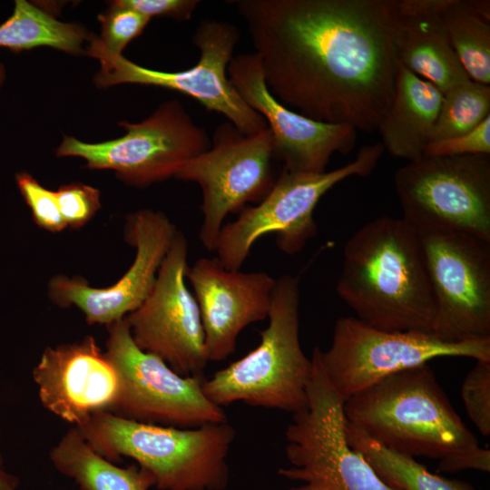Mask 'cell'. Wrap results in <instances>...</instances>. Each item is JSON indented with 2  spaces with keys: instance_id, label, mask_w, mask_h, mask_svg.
<instances>
[{
  "instance_id": "1",
  "label": "cell",
  "mask_w": 490,
  "mask_h": 490,
  "mask_svg": "<svg viewBox=\"0 0 490 490\" xmlns=\"http://www.w3.org/2000/svg\"><path fill=\"white\" fill-rule=\"evenodd\" d=\"M229 3L279 102L316 121L377 130L394 87L397 0Z\"/></svg>"
},
{
  "instance_id": "2",
  "label": "cell",
  "mask_w": 490,
  "mask_h": 490,
  "mask_svg": "<svg viewBox=\"0 0 490 490\" xmlns=\"http://www.w3.org/2000/svg\"><path fill=\"white\" fill-rule=\"evenodd\" d=\"M340 299L363 323L387 331L431 332L436 307L421 240L405 220L381 216L344 248Z\"/></svg>"
},
{
  "instance_id": "3",
  "label": "cell",
  "mask_w": 490,
  "mask_h": 490,
  "mask_svg": "<svg viewBox=\"0 0 490 490\" xmlns=\"http://www.w3.org/2000/svg\"><path fill=\"white\" fill-rule=\"evenodd\" d=\"M77 428L106 459H133L159 490H223L228 485L227 456L235 437L228 422L179 428L99 411Z\"/></svg>"
},
{
  "instance_id": "4",
  "label": "cell",
  "mask_w": 490,
  "mask_h": 490,
  "mask_svg": "<svg viewBox=\"0 0 490 490\" xmlns=\"http://www.w3.org/2000/svg\"><path fill=\"white\" fill-rule=\"evenodd\" d=\"M347 422L410 456L442 458L478 445L424 364L389 375L344 403Z\"/></svg>"
},
{
  "instance_id": "5",
  "label": "cell",
  "mask_w": 490,
  "mask_h": 490,
  "mask_svg": "<svg viewBox=\"0 0 490 490\" xmlns=\"http://www.w3.org/2000/svg\"><path fill=\"white\" fill-rule=\"evenodd\" d=\"M299 281L276 279L260 344L241 358L203 379L202 390L222 407L236 402L295 414L307 406L312 361L299 342Z\"/></svg>"
},
{
  "instance_id": "6",
  "label": "cell",
  "mask_w": 490,
  "mask_h": 490,
  "mask_svg": "<svg viewBox=\"0 0 490 490\" xmlns=\"http://www.w3.org/2000/svg\"><path fill=\"white\" fill-rule=\"evenodd\" d=\"M384 150L381 142L365 145L354 161L321 173L283 169L257 205L245 206L234 221L222 226L213 250L216 259L225 269L239 270L254 243L266 234H275L282 252H299L317 234L313 213L322 196L350 176L369 175Z\"/></svg>"
},
{
  "instance_id": "7",
  "label": "cell",
  "mask_w": 490,
  "mask_h": 490,
  "mask_svg": "<svg viewBox=\"0 0 490 490\" xmlns=\"http://www.w3.org/2000/svg\"><path fill=\"white\" fill-rule=\"evenodd\" d=\"M313 349L307 386V406L293 414L288 426L286 456L291 467L279 475L303 482H321L332 490H397L386 484L346 436L345 399L328 380Z\"/></svg>"
},
{
  "instance_id": "8",
  "label": "cell",
  "mask_w": 490,
  "mask_h": 490,
  "mask_svg": "<svg viewBox=\"0 0 490 490\" xmlns=\"http://www.w3.org/2000/svg\"><path fill=\"white\" fill-rule=\"evenodd\" d=\"M239 39L240 32L232 24L201 21L192 36L200 58L191 68L179 72L140 66L108 51L99 38H91L87 54L100 61L101 69L95 76L100 87L135 83L177 91L197 100L208 111L222 114L244 134H254L266 129L267 122L242 100L227 74Z\"/></svg>"
},
{
  "instance_id": "9",
  "label": "cell",
  "mask_w": 490,
  "mask_h": 490,
  "mask_svg": "<svg viewBox=\"0 0 490 490\" xmlns=\"http://www.w3.org/2000/svg\"><path fill=\"white\" fill-rule=\"evenodd\" d=\"M403 220L416 230H448L490 240V155L423 154L398 169Z\"/></svg>"
},
{
  "instance_id": "10",
  "label": "cell",
  "mask_w": 490,
  "mask_h": 490,
  "mask_svg": "<svg viewBox=\"0 0 490 490\" xmlns=\"http://www.w3.org/2000/svg\"><path fill=\"white\" fill-rule=\"evenodd\" d=\"M107 328L104 352L119 380L109 412L136 422L179 428L228 422L222 407L203 393L201 376H181L157 356L139 348L124 318Z\"/></svg>"
},
{
  "instance_id": "11",
  "label": "cell",
  "mask_w": 490,
  "mask_h": 490,
  "mask_svg": "<svg viewBox=\"0 0 490 490\" xmlns=\"http://www.w3.org/2000/svg\"><path fill=\"white\" fill-rule=\"evenodd\" d=\"M440 357L490 360V338L447 342L432 332L387 331L357 318H339L319 358L331 385L347 400L378 380Z\"/></svg>"
},
{
  "instance_id": "12",
  "label": "cell",
  "mask_w": 490,
  "mask_h": 490,
  "mask_svg": "<svg viewBox=\"0 0 490 490\" xmlns=\"http://www.w3.org/2000/svg\"><path fill=\"white\" fill-rule=\"evenodd\" d=\"M121 125L126 133L104 142L64 136L56 155L83 158L89 169L113 170L125 183L144 187L175 177L187 161L211 146L206 131L178 101L162 104L141 122Z\"/></svg>"
},
{
  "instance_id": "13",
  "label": "cell",
  "mask_w": 490,
  "mask_h": 490,
  "mask_svg": "<svg viewBox=\"0 0 490 490\" xmlns=\"http://www.w3.org/2000/svg\"><path fill=\"white\" fill-rule=\"evenodd\" d=\"M274 158L269 128L244 134L230 122L219 125L212 144L187 161L176 179L196 182L202 191V245L212 251L227 215L240 211L247 203L260 202L275 180Z\"/></svg>"
},
{
  "instance_id": "14",
  "label": "cell",
  "mask_w": 490,
  "mask_h": 490,
  "mask_svg": "<svg viewBox=\"0 0 490 490\" xmlns=\"http://www.w3.org/2000/svg\"><path fill=\"white\" fill-rule=\"evenodd\" d=\"M435 299L432 333L447 342L490 338V240L416 230Z\"/></svg>"
},
{
  "instance_id": "15",
  "label": "cell",
  "mask_w": 490,
  "mask_h": 490,
  "mask_svg": "<svg viewBox=\"0 0 490 490\" xmlns=\"http://www.w3.org/2000/svg\"><path fill=\"white\" fill-rule=\"evenodd\" d=\"M188 242L176 231L148 298L124 320L135 345L184 377L201 376L209 362L197 300L185 283Z\"/></svg>"
},
{
  "instance_id": "16",
  "label": "cell",
  "mask_w": 490,
  "mask_h": 490,
  "mask_svg": "<svg viewBox=\"0 0 490 490\" xmlns=\"http://www.w3.org/2000/svg\"><path fill=\"white\" fill-rule=\"evenodd\" d=\"M177 230L162 212L139 210L127 217L125 237L136 248L129 270L114 284L90 286L79 277L58 275L48 285L51 299L61 307L75 306L87 323L109 326L123 319L148 298Z\"/></svg>"
},
{
  "instance_id": "17",
  "label": "cell",
  "mask_w": 490,
  "mask_h": 490,
  "mask_svg": "<svg viewBox=\"0 0 490 490\" xmlns=\"http://www.w3.org/2000/svg\"><path fill=\"white\" fill-rule=\"evenodd\" d=\"M227 74L242 100L266 121L274 158L285 170L321 173L333 153L346 154L355 147L357 130L351 125L316 121L279 102L267 87L256 53L233 56Z\"/></svg>"
},
{
  "instance_id": "18",
  "label": "cell",
  "mask_w": 490,
  "mask_h": 490,
  "mask_svg": "<svg viewBox=\"0 0 490 490\" xmlns=\"http://www.w3.org/2000/svg\"><path fill=\"white\" fill-rule=\"evenodd\" d=\"M185 277L200 309L208 361L227 358L242 329L268 318L276 279L266 272L230 270L216 258H201Z\"/></svg>"
},
{
  "instance_id": "19",
  "label": "cell",
  "mask_w": 490,
  "mask_h": 490,
  "mask_svg": "<svg viewBox=\"0 0 490 490\" xmlns=\"http://www.w3.org/2000/svg\"><path fill=\"white\" fill-rule=\"evenodd\" d=\"M32 376L42 406L76 427L110 411L119 389L116 370L93 336L46 347Z\"/></svg>"
},
{
  "instance_id": "20",
  "label": "cell",
  "mask_w": 490,
  "mask_h": 490,
  "mask_svg": "<svg viewBox=\"0 0 490 490\" xmlns=\"http://www.w3.org/2000/svg\"><path fill=\"white\" fill-rule=\"evenodd\" d=\"M443 0H397L395 57L442 93L470 78L452 47L440 17Z\"/></svg>"
},
{
  "instance_id": "21",
  "label": "cell",
  "mask_w": 490,
  "mask_h": 490,
  "mask_svg": "<svg viewBox=\"0 0 490 490\" xmlns=\"http://www.w3.org/2000/svg\"><path fill=\"white\" fill-rule=\"evenodd\" d=\"M443 93L397 62L393 93L377 130L392 156L415 161L424 154L439 113Z\"/></svg>"
},
{
  "instance_id": "22",
  "label": "cell",
  "mask_w": 490,
  "mask_h": 490,
  "mask_svg": "<svg viewBox=\"0 0 490 490\" xmlns=\"http://www.w3.org/2000/svg\"><path fill=\"white\" fill-rule=\"evenodd\" d=\"M86 38L82 26L61 22L25 0H16L13 14L0 24V47L13 52L50 46L78 54Z\"/></svg>"
},
{
  "instance_id": "23",
  "label": "cell",
  "mask_w": 490,
  "mask_h": 490,
  "mask_svg": "<svg viewBox=\"0 0 490 490\" xmlns=\"http://www.w3.org/2000/svg\"><path fill=\"white\" fill-rule=\"evenodd\" d=\"M348 445L358 451L379 477L397 490H475L464 481L434 474L413 456L385 446L358 427L346 422Z\"/></svg>"
},
{
  "instance_id": "24",
  "label": "cell",
  "mask_w": 490,
  "mask_h": 490,
  "mask_svg": "<svg viewBox=\"0 0 490 490\" xmlns=\"http://www.w3.org/2000/svg\"><path fill=\"white\" fill-rule=\"evenodd\" d=\"M439 14L468 77L490 84V18L478 14L469 0H443Z\"/></svg>"
},
{
  "instance_id": "25",
  "label": "cell",
  "mask_w": 490,
  "mask_h": 490,
  "mask_svg": "<svg viewBox=\"0 0 490 490\" xmlns=\"http://www.w3.org/2000/svg\"><path fill=\"white\" fill-rule=\"evenodd\" d=\"M490 116V84L471 79L443 93L430 142L468 132Z\"/></svg>"
},
{
  "instance_id": "26",
  "label": "cell",
  "mask_w": 490,
  "mask_h": 490,
  "mask_svg": "<svg viewBox=\"0 0 490 490\" xmlns=\"http://www.w3.org/2000/svg\"><path fill=\"white\" fill-rule=\"evenodd\" d=\"M151 18L121 5L118 0L99 15L102 24V44L110 52L121 54L126 45L142 34Z\"/></svg>"
},
{
  "instance_id": "27",
  "label": "cell",
  "mask_w": 490,
  "mask_h": 490,
  "mask_svg": "<svg viewBox=\"0 0 490 490\" xmlns=\"http://www.w3.org/2000/svg\"><path fill=\"white\" fill-rule=\"evenodd\" d=\"M461 396L469 418L484 436L490 435V360H476L466 374Z\"/></svg>"
},
{
  "instance_id": "28",
  "label": "cell",
  "mask_w": 490,
  "mask_h": 490,
  "mask_svg": "<svg viewBox=\"0 0 490 490\" xmlns=\"http://www.w3.org/2000/svg\"><path fill=\"white\" fill-rule=\"evenodd\" d=\"M17 187L29 206L34 222L42 229L59 232L67 226L60 212L55 192L43 187L32 175L19 172Z\"/></svg>"
},
{
  "instance_id": "29",
  "label": "cell",
  "mask_w": 490,
  "mask_h": 490,
  "mask_svg": "<svg viewBox=\"0 0 490 490\" xmlns=\"http://www.w3.org/2000/svg\"><path fill=\"white\" fill-rule=\"evenodd\" d=\"M54 192L62 217L73 229L84 226L101 208L100 191L92 186L70 183Z\"/></svg>"
},
{
  "instance_id": "30",
  "label": "cell",
  "mask_w": 490,
  "mask_h": 490,
  "mask_svg": "<svg viewBox=\"0 0 490 490\" xmlns=\"http://www.w3.org/2000/svg\"><path fill=\"white\" fill-rule=\"evenodd\" d=\"M424 154L430 156L490 155V116L468 132L430 142Z\"/></svg>"
},
{
  "instance_id": "31",
  "label": "cell",
  "mask_w": 490,
  "mask_h": 490,
  "mask_svg": "<svg viewBox=\"0 0 490 490\" xmlns=\"http://www.w3.org/2000/svg\"><path fill=\"white\" fill-rule=\"evenodd\" d=\"M138 13L152 16H168L178 21L190 20L200 1L198 0H118Z\"/></svg>"
},
{
  "instance_id": "32",
  "label": "cell",
  "mask_w": 490,
  "mask_h": 490,
  "mask_svg": "<svg viewBox=\"0 0 490 490\" xmlns=\"http://www.w3.org/2000/svg\"><path fill=\"white\" fill-rule=\"evenodd\" d=\"M439 460L438 470L441 472L454 473L466 469L490 471V450L480 446L448 454Z\"/></svg>"
},
{
  "instance_id": "33",
  "label": "cell",
  "mask_w": 490,
  "mask_h": 490,
  "mask_svg": "<svg viewBox=\"0 0 490 490\" xmlns=\"http://www.w3.org/2000/svg\"><path fill=\"white\" fill-rule=\"evenodd\" d=\"M0 490H20L19 478L10 473L5 466L0 455Z\"/></svg>"
},
{
  "instance_id": "34",
  "label": "cell",
  "mask_w": 490,
  "mask_h": 490,
  "mask_svg": "<svg viewBox=\"0 0 490 490\" xmlns=\"http://www.w3.org/2000/svg\"><path fill=\"white\" fill-rule=\"evenodd\" d=\"M289 490H332V489L321 482L311 481V482H305L304 485L298 487L290 488Z\"/></svg>"
},
{
  "instance_id": "35",
  "label": "cell",
  "mask_w": 490,
  "mask_h": 490,
  "mask_svg": "<svg viewBox=\"0 0 490 490\" xmlns=\"http://www.w3.org/2000/svg\"><path fill=\"white\" fill-rule=\"evenodd\" d=\"M4 80H5V67L0 63V87L2 86V84L4 83Z\"/></svg>"
}]
</instances>
